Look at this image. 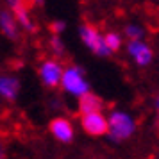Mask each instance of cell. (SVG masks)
<instances>
[{"label": "cell", "mask_w": 159, "mask_h": 159, "mask_svg": "<svg viewBox=\"0 0 159 159\" xmlns=\"http://www.w3.org/2000/svg\"><path fill=\"white\" fill-rule=\"evenodd\" d=\"M125 34L130 38V41H139V38L143 36V29L139 25H127L125 27Z\"/></svg>", "instance_id": "cell-13"}, {"label": "cell", "mask_w": 159, "mask_h": 159, "mask_svg": "<svg viewBox=\"0 0 159 159\" xmlns=\"http://www.w3.org/2000/svg\"><path fill=\"white\" fill-rule=\"evenodd\" d=\"M61 86L65 91H68L70 95L75 97H84L86 93H89V84L84 79V72L80 70L79 66H68L65 70L63 80H61Z\"/></svg>", "instance_id": "cell-2"}, {"label": "cell", "mask_w": 159, "mask_h": 159, "mask_svg": "<svg viewBox=\"0 0 159 159\" xmlns=\"http://www.w3.org/2000/svg\"><path fill=\"white\" fill-rule=\"evenodd\" d=\"M48 130H50V134L57 141L61 143H70L73 139V125L72 122L65 118V116H57V118H54L50 123H48Z\"/></svg>", "instance_id": "cell-6"}, {"label": "cell", "mask_w": 159, "mask_h": 159, "mask_svg": "<svg viewBox=\"0 0 159 159\" xmlns=\"http://www.w3.org/2000/svg\"><path fill=\"white\" fill-rule=\"evenodd\" d=\"M79 34H80V39L84 41L89 50L97 54V56H109L111 52L107 50V47H106V39L104 36L100 34V30L95 27L93 23H82L79 29Z\"/></svg>", "instance_id": "cell-3"}, {"label": "cell", "mask_w": 159, "mask_h": 159, "mask_svg": "<svg viewBox=\"0 0 159 159\" xmlns=\"http://www.w3.org/2000/svg\"><path fill=\"white\" fill-rule=\"evenodd\" d=\"M65 68L56 59H45L39 66V79L47 88H57L63 80Z\"/></svg>", "instance_id": "cell-4"}, {"label": "cell", "mask_w": 159, "mask_h": 159, "mask_svg": "<svg viewBox=\"0 0 159 159\" xmlns=\"http://www.w3.org/2000/svg\"><path fill=\"white\" fill-rule=\"evenodd\" d=\"M9 6H11V13L15 15L16 22L20 23L23 29L29 30V32L36 30V23L30 18V11H29V6L27 4H23V2H11Z\"/></svg>", "instance_id": "cell-8"}, {"label": "cell", "mask_w": 159, "mask_h": 159, "mask_svg": "<svg viewBox=\"0 0 159 159\" xmlns=\"http://www.w3.org/2000/svg\"><path fill=\"white\" fill-rule=\"evenodd\" d=\"M104 39H106V47H107L109 52L120 50V47H122V38L118 36L116 32H107V34L104 36Z\"/></svg>", "instance_id": "cell-12"}, {"label": "cell", "mask_w": 159, "mask_h": 159, "mask_svg": "<svg viewBox=\"0 0 159 159\" xmlns=\"http://www.w3.org/2000/svg\"><path fill=\"white\" fill-rule=\"evenodd\" d=\"M80 125L89 136H104L109 132V120L102 113L80 116Z\"/></svg>", "instance_id": "cell-5"}, {"label": "cell", "mask_w": 159, "mask_h": 159, "mask_svg": "<svg viewBox=\"0 0 159 159\" xmlns=\"http://www.w3.org/2000/svg\"><path fill=\"white\" fill-rule=\"evenodd\" d=\"M127 48H129V56L139 66H147L152 61V57H154V52H152L150 45L143 43V41H129Z\"/></svg>", "instance_id": "cell-7"}, {"label": "cell", "mask_w": 159, "mask_h": 159, "mask_svg": "<svg viewBox=\"0 0 159 159\" xmlns=\"http://www.w3.org/2000/svg\"><path fill=\"white\" fill-rule=\"evenodd\" d=\"M50 47H52V50L56 52L57 56H61V54L65 52V47H63V41L59 39V36H52V39H50Z\"/></svg>", "instance_id": "cell-14"}, {"label": "cell", "mask_w": 159, "mask_h": 159, "mask_svg": "<svg viewBox=\"0 0 159 159\" xmlns=\"http://www.w3.org/2000/svg\"><path fill=\"white\" fill-rule=\"evenodd\" d=\"M109 120V136L115 141H123L134 134L136 130V122L123 111H113L107 116Z\"/></svg>", "instance_id": "cell-1"}, {"label": "cell", "mask_w": 159, "mask_h": 159, "mask_svg": "<svg viewBox=\"0 0 159 159\" xmlns=\"http://www.w3.org/2000/svg\"><path fill=\"white\" fill-rule=\"evenodd\" d=\"M16 18L15 15L7 11V9H2L0 11V30H2V34L9 39H16L18 38V27H16Z\"/></svg>", "instance_id": "cell-11"}, {"label": "cell", "mask_w": 159, "mask_h": 159, "mask_svg": "<svg viewBox=\"0 0 159 159\" xmlns=\"http://www.w3.org/2000/svg\"><path fill=\"white\" fill-rule=\"evenodd\" d=\"M50 29H52V34H54V36H59V32L65 29V23L63 22H56V23H52L50 25Z\"/></svg>", "instance_id": "cell-15"}, {"label": "cell", "mask_w": 159, "mask_h": 159, "mask_svg": "<svg viewBox=\"0 0 159 159\" xmlns=\"http://www.w3.org/2000/svg\"><path fill=\"white\" fill-rule=\"evenodd\" d=\"M6 157V152H4V148H0V159Z\"/></svg>", "instance_id": "cell-16"}, {"label": "cell", "mask_w": 159, "mask_h": 159, "mask_svg": "<svg viewBox=\"0 0 159 159\" xmlns=\"http://www.w3.org/2000/svg\"><path fill=\"white\" fill-rule=\"evenodd\" d=\"M156 109H157V113H159V95H157V98H156Z\"/></svg>", "instance_id": "cell-17"}, {"label": "cell", "mask_w": 159, "mask_h": 159, "mask_svg": "<svg viewBox=\"0 0 159 159\" xmlns=\"http://www.w3.org/2000/svg\"><path fill=\"white\" fill-rule=\"evenodd\" d=\"M104 107V102L98 95L95 93H86L84 97L79 98V111L80 115H93V113H100V109Z\"/></svg>", "instance_id": "cell-9"}, {"label": "cell", "mask_w": 159, "mask_h": 159, "mask_svg": "<svg viewBox=\"0 0 159 159\" xmlns=\"http://www.w3.org/2000/svg\"><path fill=\"white\" fill-rule=\"evenodd\" d=\"M20 91V80L11 75H0V97L6 100H15Z\"/></svg>", "instance_id": "cell-10"}]
</instances>
